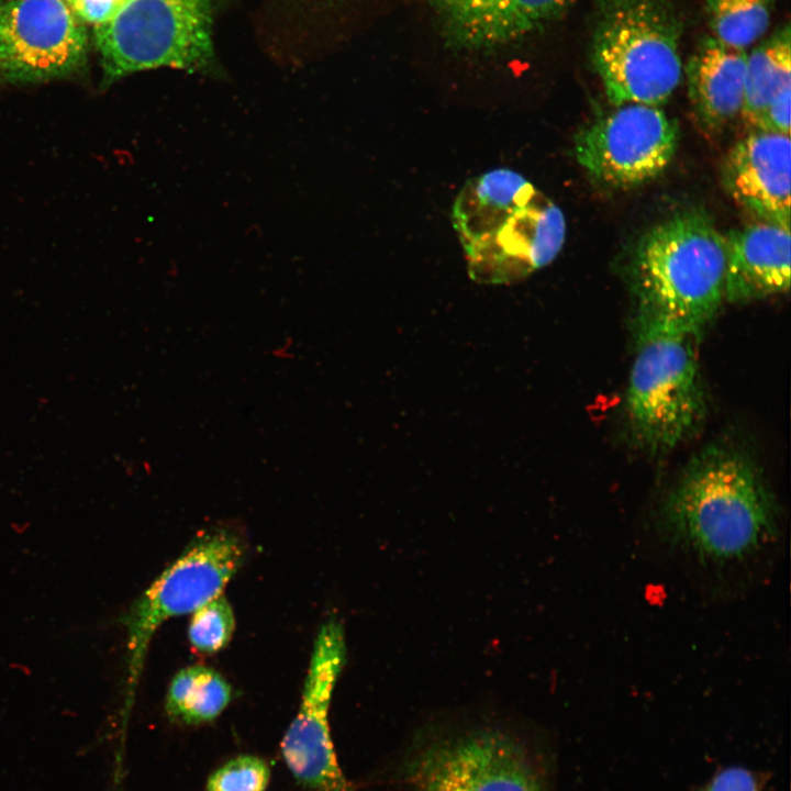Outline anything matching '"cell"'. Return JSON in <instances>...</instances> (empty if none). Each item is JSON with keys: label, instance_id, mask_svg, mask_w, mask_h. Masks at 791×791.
Instances as JSON below:
<instances>
[{"label": "cell", "instance_id": "cell-1", "mask_svg": "<svg viewBox=\"0 0 791 791\" xmlns=\"http://www.w3.org/2000/svg\"><path fill=\"white\" fill-rule=\"evenodd\" d=\"M669 548L704 566L750 561L780 536L776 502L755 463L729 444H711L686 466L658 509Z\"/></svg>", "mask_w": 791, "mask_h": 791}, {"label": "cell", "instance_id": "cell-2", "mask_svg": "<svg viewBox=\"0 0 791 791\" xmlns=\"http://www.w3.org/2000/svg\"><path fill=\"white\" fill-rule=\"evenodd\" d=\"M450 219L469 276L481 283H509L527 277L550 264L566 238L560 208L509 168L467 180Z\"/></svg>", "mask_w": 791, "mask_h": 791}, {"label": "cell", "instance_id": "cell-3", "mask_svg": "<svg viewBox=\"0 0 791 791\" xmlns=\"http://www.w3.org/2000/svg\"><path fill=\"white\" fill-rule=\"evenodd\" d=\"M725 267V236L705 211L669 215L639 238L630 261L636 319L702 333L724 299Z\"/></svg>", "mask_w": 791, "mask_h": 791}, {"label": "cell", "instance_id": "cell-4", "mask_svg": "<svg viewBox=\"0 0 791 791\" xmlns=\"http://www.w3.org/2000/svg\"><path fill=\"white\" fill-rule=\"evenodd\" d=\"M635 325L625 417L637 446L664 453L689 438L704 420L698 358L702 333L659 320L636 319Z\"/></svg>", "mask_w": 791, "mask_h": 791}, {"label": "cell", "instance_id": "cell-5", "mask_svg": "<svg viewBox=\"0 0 791 791\" xmlns=\"http://www.w3.org/2000/svg\"><path fill=\"white\" fill-rule=\"evenodd\" d=\"M675 0H598L591 60L614 105L660 107L682 77Z\"/></svg>", "mask_w": 791, "mask_h": 791}, {"label": "cell", "instance_id": "cell-6", "mask_svg": "<svg viewBox=\"0 0 791 791\" xmlns=\"http://www.w3.org/2000/svg\"><path fill=\"white\" fill-rule=\"evenodd\" d=\"M223 0H129L116 15L94 26L103 85L127 75L172 68L212 74L214 15Z\"/></svg>", "mask_w": 791, "mask_h": 791}, {"label": "cell", "instance_id": "cell-7", "mask_svg": "<svg viewBox=\"0 0 791 791\" xmlns=\"http://www.w3.org/2000/svg\"><path fill=\"white\" fill-rule=\"evenodd\" d=\"M245 546L237 533L218 527L199 535L133 602L126 628L125 705L131 706L149 644L159 626L222 594L241 568Z\"/></svg>", "mask_w": 791, "mask_h": 791}, {"label": "cell", "instance_id": "cell-8", "mask_svg": "<svg viewBox=\"0 0 791 791\" xmlns=\"http://www.w3.org/2000/svg\"><path fill=\"white\" fill-rule=\"evenodd\" d=\"M678 143V123L660 107L630 103L584 124L573 137V155L594 182L626 190L658 177Z\"/></svg>", "mask_w": 791, "mask_h": 791}, {"label": "cell", "instance_id": "cell-9", "mask_svg": "<svg viewBox=\"0 0 791 791\" xmlns=\"http://www.w3.org/2000/svg\"><path fill=\"white\" fill-rule=\"evenodd\" d=\"M345 660L344 626L331 615L316 633L300 705L280 744L293 778L312 791H353L337 760L330 727L332 695Z\"/></svg>", "mask_w": 791, "mask_h": 791}, {"label": "cell", "instance_id": "cell-10", "mask_svg": "<svg viewBox=\"0 0 791 791\" xmlns=\"http://www.w3.org/2000/svg\"><path fill=\"white\" fill-rule=\"evenodd\" d=\"M411 791H546L542 767L510 734L487 728L438 740L410 769Z\"/></svg>", "mask_w": 791, "mask_h": 791}, {"label": "cell", "instance_id": "cell-11", "mask_svg": "<svg viewBox=\"0 0 791 791\" xmlns=\"http://www.w3.org/2000/svg\"><path fill=\"white\" fill-rule=\"evenodd\" d=\"M2 78L38 82L85 65L87 33L64 0L0 1Z\"/></svg>", "mask_w": 791, "mask_h": 791}, {"label": "cell", "instance_id": "cell-12", "mask_svg": "<svg viewBox=\"0 0 791 791\" xmlns=\"http://www.w3.org/2000/svg\"><path fill=\"white\" fill-rule=\"evenodd\" d=\"M790 153L789 135L754 130L724 159L727 193L757 221L790 227Z\"/></svg>", "mask_w": 791, "mask_h": 791}, {"label": "cell", "instance_id": "cell-13", "mask_svg": "<svg viewBox=\"0 0 791 791\" xmlns=\"http://www.w3.org/2000/svg\"><path fill=\"white\" fill-rule=\"evenodd\" d=\"M448 43L491 51L519 42L562 14L575 0H428Z\"/></svg>", "mask_w": 791, "mask_h": 791}, {"label": "cell", "instance_id": "cell-14", "mask_svg": "<svg viewBox=\"0 0 791 791\" xmlns=\"http://www.w3.org/2000/svg\"><path fill=\"white\" fill-rule=\"evenodd\" d=\"M724 299L747 302L790 287V227L756 221L725 235Z\"/></svg>", "mask_w": 791, "mask_h": 791}, {"label": "cell", "instance_id": "cell-15", "mask_svg": "<svg viewBox=\"0 0 791 791\" xmlns=\"http://www.w3.org/2000/svg\"><path fill=\"white\" fill-rule=\"evenodd\" d=\"M747 53L713 36L701 41L686 74L688 96L700 129L720 133L740 115L744 102Z\"/></svg>", "mask_w": 791, "mask_h": 791}, {"label": "cell", "instance_id": "cell-16", "mask_svg": "<svg viewBox=\"0 0 791 791\" xmlns=\"http://www.w3.org/2000/svg\"><path fill=\"white\" fill-rule=\"evenodd\" d=\"M791 94L790 26L777 30L747 54L744 102L740 115L756 130L766 110Z\"/></svg>", "mask_w": 791, "mask_h": 791}, {"label": "cell", "instance_id": "cell-17", "mask_svg": "<svg viewBox=\"0 0 791 791\" xmlns=\"http://www.w3.org/2000/svg\"><path fill=\"white\" fill-rule=\"evenodd\" d=\"M230 683L214 669L193 665L171 679L165 702L167 715L186 725H201L218 718L232 700Z\"/></svg>", "mask_w": 791, "mask_h": 791}, {"label": "cell", "instance_id": "cell-18", "mask_svg": "<svg viewBox=\"0 0 791 791\" xmlns=\"http://www.w3.org/2000/svg\"><path fill=\"white\" fill-rule=\"evenodd\" d=\"M775 3L776 0H705L712 36L746 51L768 30Z\"/></svg>", "mask_w": 791, "mask_h": 791}, {"label": "cell", "instance_id": "cell-19", "mask_svg": "<svg viewBox=\"0 0 791 791\" xmlns=\"http://www.w3.org/2000/svg\"><path fill=\"white\" fill-rule=\"evenodd\" d=\"M191 615L188 638L196 651L214 654L230 643L235 630V616L222 594L197 609Z\"/></svg>", "mask_w": 791, "mask_h": 791}, {"label": "cell", "instance_id": "cell-20", "mask_svg": "<svg viewBox=\"0 0 791 791\" xmlns=\"http://www.w3.org/2000/svg\"><path fill=\"white\" fill-rule=\"evenodd\" d=\"M267 761L254 755L234 757L208 778L205 791H266L270 781Z\"/></svg>", "mask_w": 791, "mask_h": 791}, {"label": "cell", "instance_id": "cell-21", "mask_svg": "<svg viewBox=\"0 0 791 791\" xmlns=\"http://www.w3.org/2000/svg\"><path fill=\"white\" fill-rule=\"evenodd\" d=\"M765 783L764 773L743 767H728L716 772L697 791H761Z\"/></svg>", "mask_w": 791, "mask_h": 791}, {"label": "cell", "instance_id": "cell-22", "mask_svg": "<svg viewBox=\"0 0 791 791\" xmlns=\"http://www.w3.org/2000/svg\"><path fill=\"white\" fill-rule=\"evenodd\" d=\"M80 22L94 26L107 23L129 0H64Z\"/></svg>", "mask_w": 791, "mask_h": 791}, {"label": "cell", "instance_id": "cell-23", "mask_svg": "<svg viewBox=\"0 0 791 791\" xmlns=\"http://www.w3.org/2000/svg\"><path fill=\"white\" fill-rule=\"evenodd\" d=\"M0 77H2V54L0 48Z\"/></svg>", "mask_w": 791, "mask_h": 791}]
</instances>
